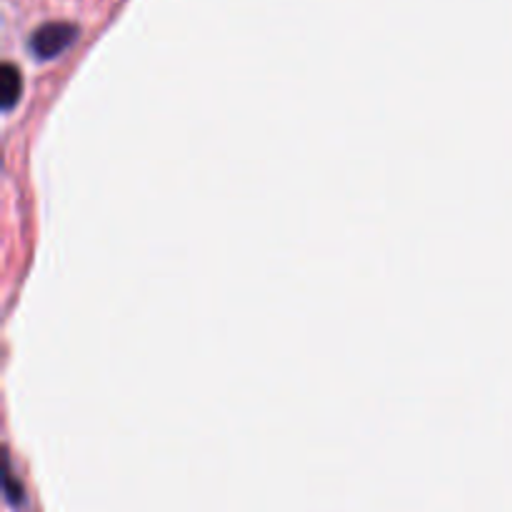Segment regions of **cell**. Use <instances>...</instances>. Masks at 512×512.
<instances>
[{
    "label": "cell",
    "instance_id": "cell-1",
    "mask_svg": "<svg viewBox=\"0 0 512 512\" xmlns=\"http://www.w3.org/2000/svg\"><path fill=\"white\" fill-rule=\"evenodd\" d=\"M78 38V28L73 23H45L33 30L28 40L30 53L38 60H53L70 48Z\"/></svg>",
    "mask_w": 512,
    "mask_h": 512
},
{
    "label": "cell",
    "instance_id": "cell-2",
    "mask_svg": "<svg viewBox=\"0 0 512 512\" xmlns=\"http://www.w3.org/2000/svg\"><path fill=\"white\" fill-rule=\"evenodd\" d=\"M20 93H23V78H20V70L15 68L13 63H5L0 68V103H3V110L15 108Z\"/></svg>",
    "mask_w": 512,
    "mask_h": 512
}]
</instances>
